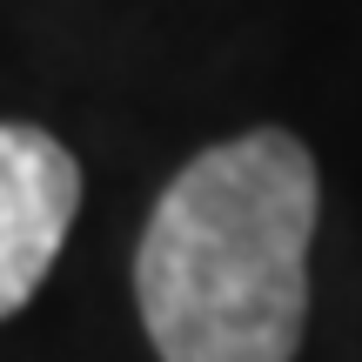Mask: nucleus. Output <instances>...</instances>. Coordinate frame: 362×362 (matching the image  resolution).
I'll return each instance as SVG.
<instances>
[{"label":"nucleus","instance_id":"1","mask_svg":"<svg viewBox=\"0 0 362 362\" xmlns=\"http://www.w3.org/2000/svg\"><path fill=\"white\" fill-rule=\"evenodd\" d=\"M315 161L262 128L194 155L155 202L134 296L161 362H288L309 322Z\"/></svg>","mask_w":362,"mask_h":362},{"label":"nucleus","instance_id":"2","mask_svg":"<svg viewBox=\"0 0 362 362\" xmlns=\"http://www.w3.org/2000/svg\"><path fill=\"white\" fill-rule=\"evenodd\" d=\"M81 208V168L54 134L0 121V315H13L61 255Z\"/></svg>","mask_w":362,"mask_h":362}]
</instances>
